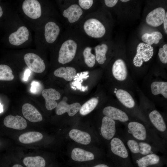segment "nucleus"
Instances as JSON below:
<instances>
[{
	"mask_svg": "<svg viewBox=\"0 0 167 167\" xmlns=\"http://www.w3.org/2000/svg\"><path fill=\"white\" fill-rule=\"evenodd\" d=\"M141 90L156 105L166 108L167 75L166 73L160 72L147 73L143 79Z\"/></svg>",
	"mask_w": 167,
	"mask_h": 167,
	"instance_id": "obj_1",
	"label": "nucleus"
},
{
	"mask_svg": "<svg viewBox=\"0 0 167 167\" xmlns=\"http://www.w3.org/2000/svg\"><path fill=\"white\" fill-rule=\"evenodd\" d=\"M122 124L123 129L133 138L150 144L162 153H167V143L151 127L137 119Z\"/></svg>",
	"mask_w": 167,
	"mask_h": 167,
	"instance_id": "obj_2",
	"label": "nucleus"
},
{
	"mask_svg": "<svg viewBox=\"0 0 167 167\" xmlns=\"http://www.w3.org/2000/svg\"><path fill=\"white\" fill-rule=\"evenodd\" d=\"M140 110L149 126L167 143V126L163 114L157 109L156 105L149 100L139 88L137 94Z\"/></svg>",
	"mask_w": 167,
	"mask_h": 167,
	"instance_id": "obj_3",
	"label": "nucleus"
},
{
	"mask_svg": "<svg viewBox=\"0 0 167 167\" xmlns=\"http://www.w3.org/2000/svg\"><path fill=\"white\" fill-rule=\"evenodd\" d=\"M113 93L116 101L130 115L150 126L140 110L134 93L126 88L114 85Z\"/></svg>",
	"mask_w": 167,
	"mask_h": 167,
	"instance_id": "obj_4",
	"label": "nucleus"
},
{
	"mask_svg": "<svg viewBox=\"0 0 167 167\" xmlns=\"http://www.w3.org/2000/svg\"><path fill=\"white\" fill-rule=\"evenodd\" d=\"M111 72L114 85L137 94L139 88L136 80L129 72L124 59L121 58L116 59L113 64Z\"/></svg>",
	"mask_w": 167,
	"mask_h": 167,
	"instance_id": "obj_5",
	"label": "nucleus"
},
{
	"mask_svg": "<svg viewBox=\"0 0 167 167\" xmlns=\"http://www.w3.org/2000/svg\"><path fill=\"white\" fill-rule=\"evenodd\" d=\"M117 134L124 142L132 157L135 160L149 154L160 152L158 149L150 144L133 138L123 129L119 127L118 125Z\"/></svg>",
	"mask_w": 167,
	"mask_h": 167,
	"instance_id": "obj_6",
	"label": "nucleus"
},
{
	"mask_svg": "<svg viewBox=\"0 0 167 167\" xmlns=\"http://www.w3.org/2000/svg\"><path fill=\"white\" fill-rule=\"evenodd\" d=\"M115 103V105H108L105 107L102 111L103 114L122 124L137 119L130 115L116 101Z\"/></svg>",
	"mask_w": 167,
	"mask_h": 167,
	"instance_id": "obj_7",
	"label": "nucleus"
},
{
	"mask_svg": "<svg viewBox=\"0 0 167 167\" xmlns=\"http://www.w3.org/2000/svg\"><path fill=\"white\" fill-rule=\"evenodd\" d=\"M77 45L73 40L68 39L62 44L59 52L58 62L64 64L71 61L76 54Z\"/></svg>",
	"mask_w": 167,
	"mask_h": 167,
	"instance_id": "obj_8",
	"label": "nucleus"
},
{
	"mask_svg": "<svg viewBox=\"0 0 167 167\" xmlns=\"http://www.w3.org/2000/svg\"><path fill=\"white\" fill-rule=\"evenodd\" d=\"M84 29L88 36L95 38L102 37L106 32L104 25L99 20L94 18L87 19L84 23Z\"/></svg>",
	"mask_w": 167,
	"mask_h": 167,
	"instance_id": "obj_9",
	"label": "nucleus"
},
{
	"mask_svg": "<svg viewBox=\"0 0 167 167\" xmlns=\"http://www.w3.org/2000/svg\"><path fill=\"white\" fill-rule=\"evenodd\" d=\"M117 122L105 116L102 118L100 131L103 139L110 141L117 134Z\"/></svg>",
	"mask_w": 167,
	"mask_h": 167,
	"instance_id": "obj_10",
	"label": "nucleus"
},
{
	"mask_svg": "<svg viewBox=\"0 0 167 167\" xmlns=\"http://www.w3.org/2000/svg\"><path fill=\"white\" fill-rule=\"evenodd\" d=\"M24 60L28 67L34 72L41 73L45 69L44 60L36 54L32 53L26 54Z\"/></svg>",
	"mask_w": 167,
	"mask_h": 167,
	"instance_id": "obj_11",
	"label": "nucleus"
},
{
	"mask_svg": "<svg viewBox=\"0 0 167 167\" xmlns=\"http://www.w3.org/2000/svg\"><path fill=\"white\" fill-rule=\"evenodd\" d=\"M23 10L29 17L36 19L40 17L41 15V5L37 0H25L22 4Z\"/></svg>",
	"mask_w": 167,
	"mask_h": 167,
	"instance_id": "obj_12",
	"label": "nucleus"
},
{
	"mask_svg": "<svg viewBox=\"0 0 167 167\" xmlns=\"http://www.w3.org/2000/svg\"><path fill=\"white\" fill-rule=\"evenodd\" d=\"M165 15V11L162 7H158L150 12L147 15L146 21L149 25L157 27L163 22Z\"/></svg>",
	"mask_w": 167,
	"mask_h": 167,
	"instance_id": "obj_13",
	"label": "nucleus"
},
{
	"mask_svg": "<svg viewBox=\"0 0 167 167\" xmlns=\"http://www.w3.org/2000/svg\"><path fill=\"white\" fill-rule=\"evenodd\" d=\"M42 95L45 101V107L49 110L56 108L58 105L56 100L61 97L60 93L52 88L45 89L42 92Z\"/></svg>",
	"mask_w": 167,
	"mask_h": 167,
	"instance_id": "obj_14",
	"label": "nucleus"
},
{
	"mask_svg": "<svg viewBox=\"0 0 167 167\" xmlns=\"http://www.w3.org/2000/svg\"><path fill=\"white\" fill-rule=\"evenodd\" d=\"M29 33L28 28L25 26L19 27L17 30L9 36L10 43L13 45H19L28 39Z\"/></svg>",
	"mask_w": 167,
	"mask_h": 167,
	"instance_id": "obj_15",
	"label": "nucleus"
},
{
	"mask_svg": "<svg viewBox=\"0 0 167 167\" xmlns=\"http://www.w3.org/2000/svg\"><path fill=\"white\" fill-rule=\"evenodd\" d=\"M81 106L78 102L68 104L66 101L63 100L58 104L55 112L57 114L60 115L67 112L69 116H73L80 110Z\"/></svg>",
	"mask_w": 167,
	"mask_h": 167,
	"instance_id": "obj_16",
	"label": "nucleus"
},
{
	"mask_svg": "<svg viewBox=\"0 0 167 167\" xmlns=\"http://www.w3.org/2000/svg\"><path fill=\"white\" fill-rule=\"evenodd\" d=\"M4 125L8 128L19 130H23L27 126L26 120L22 117L19 116L9 115L3 121Z\"/></svg>",
	"mask_w": 167,
	"mask_h": 167,
	"instance_id": "obj_17",
	"label": "nucleus"
},
{
	"mask_svg": "<svg viewBox=\"0 0 167 167\" xmlns=\"http://www.w3.org/2000/svg\"><path fill=\"white\" fill-rule=\"evenodd\" d=\"M22 110L24 117L30 122H39L43 119L39 111L29 103L24 104L22 106Z\"/></svg>",
	"mask_w": 167,
	"mask_h": 167,
	"instance_id": "obj_18",
	"label": "nucleus"
},
{
	"mask_svg": "<svg viewBox=\"0 0 167 167\" xmlns=\"http://www.w3.org/2000/svg\"><path fill=\"white\" fill-rule=\"evenodd\" d=\"M60 31V28L55 22L47 23L45 27V36L47 42L52 43L56 40Z\"/></svg>",
	"mask_w": 167,
	"mask_h": 167,
	"instance_id": "obj_19",
	"label": "nucleus"
},
{
	"mask_svg": "<svg viewBox=\"0 0 167 167\" xmlns=\"http://www.w3.org/2000/svg\"><path fill=\"white\" fill-rule=\"evenodd\" d=\"M83 13V11L78 5L74 4L64 10L63 16L67 18L69 22L72 23L77 21Z\"/></svg>",
	"mask_w": 167,
	"mask_h": 167,
	"instance_id": "obj_20",
	"label": "nucleus"
},
{
	"mask_svg": "<svg viewBox=\"0 0 167 167\" xmlns=\"http://www.w3.org/2000/svg\"><path fill=\"white\" fill-rule=\"evenodd\" d=\"M161 158L157 153H152L143 156L135 160L138 167H147L150 165L159 164Z\"/></svg>",
	"mask_w": 167,
	"mask_h": 167,
	"instance_id": "obj_21",
	"label": "nucleus"
},
{
	"mask_svg": "<svg viewBox=\"0 0 167 167\" xmlns=\"http://www.w3.org/2000/svg\"><path fill=\"white\" fill-rule=\"evenodd\" d=\"M69 135L71 138L78 143L87 145L91 141V137L88 133L78 129H72Z\"/></svg>",
	"mask_w": 167,
	"mask_h": 167,
	"instance_id": "obj_22",
	"label": "nucleus"
},
{
	"mask_svg": "<svg viewBox=\"0 0 167 167\" xmlns=\"http://www.w3.org/2000/svg\"><path fill=\"white\" fill-rule=\"evenodd\" d=\"M71 157L74 161L82 162L94 159V154L92 152L79 148H75L72 151Z\"/></svg>",
	"mask_w": 167,
	"mask_h": 167,
	"instance_id": "obj_23",
	"label": "nucleus"
},
{
	"mask_svg": "<svg viewBox=\"0 0 167 167\" xmlns=\"http://www.w3.org/2000/svg\"><path fill=\"white\" fill-rule=\"evenodd\" d=\"M54 75L56 76L62 78L67 81H71L74 79L76 75L75 69L71 67H62L56 70Z\"/></svg>",
	"mask_w": 167,
	"mask_h": 167,
	"instance_id": "obj_24",
	"label": "nucleus"
},
{
	"mask_svg": "<svg viewBox=\"0 0 167 167\" xmlns=\"http://www.w3.org/2000/svg\"><path fill=\"white\" fill-rule=\"evenodd\" d=\"M43 137L42 134L36 131H29L21 135L19 138V141L24 144H29L41 140Z\"/></svg>",
	"mask_w": 167,
	"mask_h": 167,
	"instance_id": "obj_25",
	"label": "nucleus"
},
{
	"mask_svg": "<svg viewBox=\"0 0 167 167\" xmlns=\"http://www.w3.org/2000/svg\"><path fill=\"white\" fill-rule=\"evenodd\" d=\"M23 162L27 167H45V165L44 159L38 156L26 157L24 159Z\"/></svg>",
	"mask_w": 167,
	"mask_h": 167,
	"instance_id": "obj_26",
	"label": "nucleus"
},
{
	"mask_svg": "<svg viewBox=\"0 0 167 167\" xmlns=\"http://www.w3.org/2000/svg\"><path fill=\"white\" fill-rule=\"evenodd\" d=\"M163 37L162 33L158 31H155L151 33L144 34L141 36L143 41L150 45L158 43Z\"/></svg>",
	"mask_w": 167,
	"mask_h": 167,
	"instance_id": "obj_27",
	"label": "nucleus"
},
{
	"mask_svg": "<svg viewBox=\"0 0 167 167\" xmlns=\"http://www.w3.org/2000/svg\"><path fill=\"white\" fill-rule=\"evenodd\" d=\"M108 49V46L105 44L98 45L95 47L96 60L99 64H103L106 60V54Z\"/></svg>",
	"mask_w": 167,
	"mask_h": 167,
	"instance_id": "obj_28",
	"label": "nucleus"
},
{
	"mask_svg": "<svg viewBox=\"0 0 167 167\" xmlns=\"http://www.w3.org/2000/svg\"><path fill=\"white\" fill-rule=\"evenodd\" d=\"M98 98H92L84 103L79 110L80 114L82 115H85L93 110L99 103Z\"/></svg>",
	"mask_w": 167,
	"mask_h": 167,
	"instance_id": "obj_29",
	"label": "nucleus"
},
{
	"mask_svg": "<svg viewBox=\"0 0 167 167\" xmlns=\"http://www.w3.org/2000/svg\"><path fill=\"white\" fill-rule=\"evenodd\" d=\"M14 78L11 68L4 64L0 65V80L11 81Z\"/></svg>",
	"mask_w": 167,
	"mask_h": 167,
	"instance_id": "obj_30",
	"label": "nucleus"
},
{
	"mask_svg": "<svg viewBox=\"0 0 167 167\" xmlns=\"http://www.w3.org/2000/svg\"><path fill=\"white\" fill-rule=\"evenodd\" d=\"M91 47H87L85 48L83 53L85 62L90 68L94 66L96 62L95 56L91 53Z\"/></svg>",
	"mask_w": 167,
	"mask_h": 167,
	"instance_id": "obj_31",
	"label": "nucleus"
},
{
	"mask_svg": "<svg viewBox=\"0 0 167 167\" xmlns=\"http://www.w3.org/2000/svg\"><path fill=\"white\" fill-rule=\"evenodd\" d=\"M159 59L161 62L164 64L167 63V44H165L162 48H160L158 52Z\"/></svg>",
	"mask_w": 167,
	"mask_h": 167,
	"instance_id": "obj_32",
	"label": "nucleus"
},
{
	"mask_svg": "<svg viewBox=\"0 0 167 167\" xmlns=\"http://www.w3.org/2000/svg\"><path fill=\"white\" fill-rule=\"evenodd\" d=\"M93 2L92 0H79L78 1L80 7L85 10L89 9L92 6Z\"/></svg>",
	"mask_w": 167,
	"mask_h": 167,
	"instance_id": "obj_33",
	"label": "nucleus"
},
{
	"mask_svg": "<svg viewBox=\"0 0 167 167\" xmlns=\"http://www.w3.org/2000/svg\"><path fill=\"white\" fill-rule=\"evenodd\" d=\"M40 87L39 84L35 81H33L31 83V91L32 93H36Z\"/></svg>",
	"mask_w": 167,
	"mask_h": 167,
	"instance_id": "obj_34",
	"label": "nucleus"
},
{
	"mask_svg": "<svg viewBox=\"0 0 167 167\" xmlns=\"http://www.w3.org/2000/svg\"><path fill=\"white\" fill-rule=\"evenodd\" d=\"M118 0H105V4L108 7H111L114 6L118 2Z\"/></svg>",
	"mask_w": 167,
	"mask_h": 167,
	"instance_id": "obj_35",
	"label": "nucleus"
},
{
	"mask_svg": "<svg viewBox=\"0 0 167 167\" xmlns=\"http://www.w3.org/2000/svg\"><path fill=\"white\" fill-rule=\"evenodd\" d=\"M31 71L29 69H27L26 70L24 77V80L26 81L28 79L30 76Z\"/></svg>",
	"mask_w": 167,
	"mask_h": 167,
	"instance_id": "obj_36",
	"label": "nucleus"
},
{
	"mask_svg": "<svg viewBox=\"0 0 167 167\" xmlns=\"http://www.w3.org/2000/svg\"><path fill=\"white\" fill-rule=\"evenodd\" d=\"M164 27L165 32L167 33V12H165V15L164 20L163 21Z\"/></svg>",
	"mask_w": 167,
	"mask_h": 167,
	"instance_id": "obj_37",
	"label": "nucleus"
},
{
	"mask_svg": "<svg viewBox=\"0 0 167 167\" xmlns=\"http://www.w3.org/2000/svg\"><path fill=\"white\" fill-rule=\"evenodd\" d=\"M92 167H109L108 165L104 164H100L96 165Z\"/></svg>",
	"mask_w": 167,
	"mask_h": 167,
	"instance_id": "obj_38",
	"label": "nucleus"
},
{
	"mask_svg": "<svg viewBox=\"0 0 167 167\" xmlns=\"http://www.w3.org/2000/svg\"><path fill=\"white\" fill-rule=\"evenodd\" d=\"M12 167H23L22 165L19 164H15Z\"/></svg>",
	"mask_w": 167,
	"mask_h": 167,
	"instance_id": "obj_39",
	"label": "nucleus"
},
{
	"mask_svg": "<svg viewBox=\"0 0 167 167\" xmlns=\"http://www.w3.org/2000/svg\"><path fill=\"white\" fill-rule=\"evenodd\" d=\"M3 14V11L1 7L0 6V17H1Z\"/></svg>",
	"mask_w": 167,
	"mask_h": 167,
	"instance_id": "obj_40",
	"label": "nucleus"
},
{
	"mask_svg": "<svg viewBox=\"0 0 167 167\" xmlns=\"http://www.w3.org/2000/svg\"><path fill=\"white\" fill-rule=\"evenodd\" d=\"M3 109L2 106L0 103V113H1L3 112Z\"/></svg>",
	"mask_w": 167,
	"mask_h": 167,
	"instance_id": "obj_41",
	"label": "nucleus"
},
{
	"mask_svg": "<svg viewBox=\"0 0 167 167\" xmlns=\"http://www.w3.org/2000/svg\"><path fill=\"white\" fill-rule=\"evenodd\" d=\"M120 1L123 2H126L129 1V0H120Z\"/></svg>",
	"mask_w": 167,
	"mask_h": 167,
	"instance_id": "obj_42",
	"label": "nucleus"
},
{
	"mask_svg": "<svg viewBox=\"0 0 167 167\" xmlns=\"http://www.w3.org/2000/svg\"></svg>",
	"mask_w": 167,
	"mask_h": 167,
	"instance_id": "obj_43",
	"label": "nucleus"
}]
</instances>
